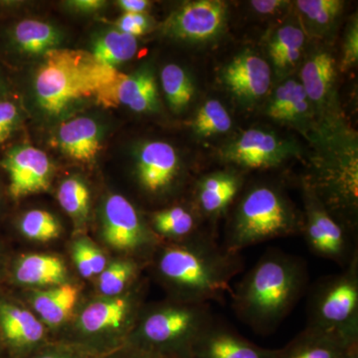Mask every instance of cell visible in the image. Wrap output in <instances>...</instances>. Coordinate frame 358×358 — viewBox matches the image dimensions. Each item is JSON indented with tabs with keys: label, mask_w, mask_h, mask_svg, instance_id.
I'll return each instance as SVG.
<instances>
[{
	"label": "cell",
	"mask_w": 358,
	"mask_h": 358,
	"mask_svg": "<svg viewBox=\"0 0 358 358\" xmlns=\"http://www.w3.org/2000/svg\"><path fill=\"white\" fill-rule=\"evenodd\" d=\"M308 286L306 261L278 249L266 252L231 292L238 319L256 334L275 333Z\"/></svg>",
	"instance_id": "cell-1"
},
{
	"label": "cell",
	"mask_w": 358,
	"mask_h": 358,
	"mask_svg": "<svg viewBox=\"0 0 358 358\" xmlns=\"http://www.w3.org/2000/svg\"><path fill=\"white\" fill-rule=\"evenodd\" d=\"M243 268L241 254L219 244L212 232L164 247L157 261L159 277L178 301L192 303H223Z\"/></svg>",
	"instance_id": "cell-2"
},
{
	"label": "cell",
	"mask_w": 358,
	"mask_h": 358,
	"mask_svg": "<svg viewBox=\"0 0 358 358\" xmlns=\"http://www.w3.org/2000/svg\"><path fill=\"white\" fill-rule=\"evenodd\" d=\"M124 74L99 62L91 52L55 48L46 52L35 74L37 103L59 117L85 99L105 108L117 107V89Z\"/></svg>",
	"instance_id": "cell-3"
},
{
	"label": "cell",
	"mask_w": 358,
	"mask_h": 358,
	"mask_svg": "<svg viewBox=\"0 0 358 358\" xmlns=\"http://www.w3.org/2000/svg\"><path fill=\"white\" fill-rule=\"evenodd\" d=\"M303 219L278 188H251L238 205L222 244L235 253L254 245L301 234Z\"/></svg>",
	"instance_id": "cell-4"
},
{
	"label": "cell",
	"mask_w": 358,
	"mask_h": 358,
	"mask_svg": "<svg viewBox=\"0 0 358 358\" xmlns=\"http://www.w3.org/2000/svg\"><path fill=\"white\" fill-rule=\"evenodd\" d=\"M213 317L210 303L178 301L154 308L143 317L133 346L164 358H188L193 343Z\"/></svg>",
	"instance_id": "cell-5"
},
{
	"label": "cell",
	"mask_w": 358,
	"mask_h": 358,
	"mask_svg": "<svg viewBox=\"0 0 358 358\" xmlns=\"http://www.w3.org/2000/svg\"><path fill=\"white\" fill-rule=\"evenodd\" d=\"M307 327L358 345V255L338 274L327 275L310 289Z\"/></svg>",
	"instance_id": "cell-6"
},
{
	"label": "cell",
	"mask_w": 358,
	"mask_h": 358,
	"mask_svg": "<svg viewBox=\"0 0 358 358\" xmlns=\"http://www.w3.org/2000/svg\"><path fill=\"white\" fill-rule=\"evenodd\" d=\"M306 218L303 233L313 255L327 259L345 268L358 255L348 231L341 225L315 196L310 186L305 185Z\"/></svg>",
	"instance_id": "cell-7"
},
{
	"label": "cell",
	"mask_w": 358,
	"mask_h": 358,
	"mask_svg": "<svg viewBox=\"0 0 358 358\" xmlns=\"http://www.w3.org/2000/svg\"><path fill=\"white\" fill-rule=\"evenodd\" d=\"M227 18V4L219 0L186 2L164 25L166 35L189 42L209 41L219 36Z\"/></svg>",
	"instance_id": "cell-8"
},
{
	"label": "cell",
	"mask_w": 358,
	"mask_h": 358,
	"mask_svg": "<svg viewBox=\"0 0 358 358\" xmlns=\"http://www.w3.org/2000/svg\"><path fill=\"white\" fill-rule=\"evenodd\" d=\"M1 166L8 173L9 192L13 199L44 192L50 185V160L43 150L33 145H15L7 152Z\"/></svg>",
	"instance_id": "cell-9"
},
{
	"label": "cell",
	"mask_w": 358,
	"mask_h": 358,
	"mask_svg": "<svg viewBox=\"0 0 358 358\" xmlns=\"http://www.w3.org/2000/svg\"><path fill=\"white\" fill-rule=\"evenodd\" d=\"M291 143L262 129H248L223 150V159L245 169L279 166L293 154Z\"/></svg>",
	"instance_id": "cell-10"
},
{
	"label": "cell",
	"mask_w": 358,
	"mask_h": 358,
	"mask_svg": "<svg viewBox=\"0 0 358 358\" xmlns=\"http://www.w3.org/2000/svg\"><path fill=\"white\" fill-rule=\"evenodd\" d=\"M279 350L254 345L214 315L199 334L188 358H278Z\"/></svg>",
	"instance_id": "cell-11"
},
{
	"label": "cell",
	"mask_w": 358,
	"mask_h": 358,
	"mask_svg": "<svg viewBox=\"0 0 358 358\" xmlns=\"http://www.w3.org/2000/svg\"><path fill=\"white\" fill-rule=\"evenodd\" d=\"M103 234L110 246L124 251L140 250L150 242L138 211L120 194L110 195L106 201Z\"/></svg>",
	"instance_id": "cell-12"
},
{
	"label": "cell",
	"mask_w": 358,
	"mask_h": 358,
	"mask_svg": "<svg viewBox=\"0 0 358 358\" xmlns=\"http://www.w3.org/2000/svg\"><path fill=\"white\" fill-rule=\"evenodd\" d=\"M136 171L141 187L152 194L166 192L179 173L178 154L164 141H150L141 148Z\"/></svg>",
	"instance_id": "cell-13"
},
{
	"label": "cell",
	"mask_w": 358,
	"mask_h": 358,
	"mask_svg": "<svg viewBox=\"0 0 358 358\" xmlns=\"http://www.w3.org/2000/svg\"><path fill=\"white\" fill-rule=\"evenodd\" d=\"M224 84L244 102H254L266 95L271 85V69L263 58L251 52L236 56L222 73Z\"/></svg>",
	"instance_id": "cell-14"
},
{
	"label": "cell",
	"mask_w": 358,
	"mask_h": 358,
	"mask_svg": "<svg viewBox=\"0 0 358 358\" xmlns=\"http://www.w3.org/2000/svg\"><path fill=\"white\" fill-rule=\"evenodd\" d=\"M44 336V327L33 313L0 301V338L14 358L27 357L42 343Z\"/></svg>",
	"instance_id": "cell-15"
},
{
	"label": "cell",
	"mask_w": 358,
	"mask_h": 358,
	"mask_svg": "<svg viewBox=\"0 0 358 358\" xmlns=\"http://www.w3.org/2000/svg\"><path fill=\"white\" fill-rule=\"evenodd\" d=\"M358 345L338 334L306 327L296 338L279 350L278 358H348Z\"/></svg>",
	"instance_id": "cell-16"
},
{
	"label": "cell",
	"mask_w": 358,
	"mask_h": 358,
	"mask_svg": "<svg viewBox=\"0 0 358 358\" xmlns=\"http://www.w3.org/2000/svg\"><path fill=\"white\" fill-rule=\"evenodd\" d=\"M236 173H215L200 179L196 186V203L202 218L217 219L234 201L242 187Z\"/></svg>",
	"instance_id": "cell-17"
},
{
	"label": "cell",
	"mask_w": 358,
	"mask_h": 358,
	"mask_svg": "<svg viewBox=\"0 0 358 358\" xmlns=\"http://www.w3.org/2000/svg\"><path fill=\"white\" fill-rule=\"evenodd\" d=\"M58 145L66 157L77 162H92L101 150L100 127L91 117L69 120L59 129Z\"/></svg>",
	"instance_id": "cell-18"
},
{
	"label": "cell",
	"mask_w": 358,
	"mask_h": 358,
	"mask_svg": "<svg viewBox=\"0 0 358 358\" xmlns=\"http://www.w3.org/2000/svg\"><path fill=\"white\" fill-rule=\"evenodd\" d=\"M117 105L136 113L152 112L159 107V92L154 74L143 68L122 78L117 89Z\"/></svg>",
	"instance_id": "cell-19"
},
{
	"label": "cell",
	"mask_w": 358,
	"mask_h": 358,
	"mask_svg": "<svg viewBox=\"0 0 358 358\" xmlns=\"http://www.w3.org/2000/svg\"><path fill=\"white\" fill-rule=\"evenodd\" d=\"M14 277L20 284L30 286L64 284L66 268L57 257L27 255L21 258L14 268Z\"/></svg>",
	"instance_id": "cell-20"
},
{
	"label": "cell",
	"mask_w": 358,
	"mask_h": 358,
	"mask_svg": "<svg viewBox=\"0 0 358 358\" xmlns=\"http://www.w3.org/2000/svg\"><path fill=\"white\" fill-rule=\"evenodd\" d=\"M199 214L179 205L162 209L152 215V229L160 237L176 242L185 241L206 232L200 230Z\"/></svg>",
	"instance_id": "cell-21"
},
{
	"label": "cell",
	"mask_w": 358,
	"mask_h": 358,
	"mask_svg": "<svg viewBox=\"0 0 358 358\" xmlns=\"http://www.w3.org/2000/svg\"><path fill=\"white\" fill-rule=\"evenodd\" d=\"M131 310V301L126 298L96 301L85 308L80 317V327L90 334L117 329L126 322Z\"/></svg>",
	"instance_id": "cell-22"
},
{
	"label": "cell",
	"mask_w": 358,
	"mask_h": 358,
	"mask_svg": "<svg viewBox=\"0 0 358 358\" xmlns=\"http://www.w3.org/2000/svg\"><path fill=\"white\" fill-rule=\"evenodd\" d=\"M14 44L20 50L30 55H40L57 48L61 41L60 32L54 26L35 20L17 23L13 32Z\"/></svg>",
	"instance_id": "cell-23"
},
{
	"label": "cell",
	"mask_w": 358,
	"mask_h": 358,
	"mask_svg": "<svg viewBox=\"0 0 358 358\" xmlns=\"http://www.w3.org/2000/svg\"><path fill=\"white\" fill-rule=\"evenodd\" d=\"M336 76L334 58L326 52L313 54L301 68V86L308 100L322 102L331 91Z\"/></svg>",
	"instance_id": "cell-24"
},
{
	"label": "cell",
	"mask_w": 358,
	"mask_h": 358,
	"mask_svg": "<svg viewBox=\"0 0 358 358\" xmlns=\"http://www.w3.org/2000/svg\"><path fill=\"white\" fill-rule=\"evenodd\" d=\"M76 287L62 284L37 294L33 301L35 310L42 320L52 327L62 324L69 317L78 301Z\"/></svg>",
	"instance_id": "cell-25"
},
{
	"label": "cell",
	"mask_w": 358,
	"mask_h": 358,
	"mask_svg": "<svg viewBox=\"0 0 358 358\" xmlns=\"http://www.w3.org/2000/svg\"><path fill=\"white\" fill-rule=\"evenodd\" d=\"M305 44V33L298 26L280 28L268 43V56L280 74L294 69L300 60Z\"/></svg>",
	"instance_id": "cell-26"
},
{
	"label": "cell",
	"mask_w": 358,
	"mask_h": 358,
	"mask_svg": "<svg viewBox=\"0 0 358 358\" xmlns=\"http://www.w3.org/2000/svg\"><path fill=\"white\" fill-rule=\"evenodd\" d=\"M308 110V98L299 82L289 80L275 91L268 115L279 121H299Z\"/></svg>",
	"instance_id": "cell-27"
},
{
	"label": "cell",
	"mask_w": 358,
	"mask_h": 358,
	"mask_svg": "<svg viewBox=\"0 0 358 358\" xmlns=\"http://www.w3.org/2000/svg\"><path fill=\"white\" fill-rule=\"evenodd\" d=\"M136 51L138 41L136 37L119 30H110L96 39L91 53L99 62L115 68L133 59Z\"/></svg>",
	"instance_id": "cell-28"
},
{
	"label": "cell",
	"mask_w": 358,
	"mask_h": 358,
	"mask_svg": "<svg viewBox=\"0 0 358 358\" xmlns=\"http://www.w3.org/2000/svg\"><path fill=\"white\" fill-rule=\"evenodd\" d=\"M160 78L164 95L171 109L176 112L185 110L194 95V87L185 71L180 66L169 64L164 66Z\"/></svg>",
	"instance_id": "cell-29"
},
{
	"label": "cell",
	"mask_w": 358,
	"mask_h": 358,
	"mask_svg": "<svg viewBox=\"0 0 358 358\" xmlns=\"http://www.w3.org/2000/svg\"><path fill=\"white\" fill-rule=\"evenodd\" d=\"M232 127V121L227 110L220 102L210 100L204 103L197 112L193 122V128L201 136L225 134Z\"/></svg>",
	"instance_id": "cell-30"
},
{
	"label": "cell",
	"mask_w": 358,
	"mask_h": 358,
	"mask_svg": "<svg viewBox=\"0 0 358 358\" xmlns=\"http://www.w3.org/2000/svg\"><path fill=\"white\" fill-rule=\"evenodd\" d=\"M20 230L25 237L36 241H50L60 235V224L51 213L45 210H31L20 221Z\"/></svg>",
	"instance_id": "cell-31"
},
{
	"label": "cell",
	"mask_w": 358,
	"mask_h": 358,
	"mask_svg": "<svg viewBox=\"0 0 358 358\" xmlns=\"http://www.w3.org/2000/svg\"><path fill=\"white\" fill-rule=\"evenodd\" d=\"M58 200L62 208L73 217L83 218L88 214L90 192L83 181L72 178L60 185Z\"/></svg>",
	"instance_id": "cell-32"
},
{
	"label": "cell",
	"mask_w": 358,
	"mask_h": 358,
	"mask_svg": "<svg viewBox=\"0 0 358 358\" xmlns=\"http://www.w3.org/2000/svg\"><path fill=\"white\" fill-rule=\"evenodd\" d=\"M136 268L138 266L131 261H119L106 268L101 273L99 282L102 294L108 296L121 294L136 275Z\"/></svg>",
	"instance_id": "cell-33"
},
{
	"label": "cell",
	"mask_w": 358,
	"mask_h": 358,
	"mask_svg": "<svg viewBox=\"0 0 358 358\" xmlns=\"http://www.w3.org/2000/svg\"><path fill=\"white\" fill-rule=\"evenodd\" d=\"M343 2L339 0H300L296 6L306 20L315 27H327L341 13Z\"/></svg>",
	"instance_id": "cell-34"
},
{
	"label": "cell",
	"mask_w": 358,
	"mask_h": 358,
	"mask_svg": "<svg viewBox=\"0 0 358 358\" xmlns=\"http://www.w3.org/2000/svg\"><path fill=\"white\" fill-rule=\"evenodd\" d=\"M20 122L17 106L10 101H0V145L13 136Z\"/></svg>",
	"instance_id": "cell-35"
},
{
	"label": "cell",
	"mask_w": 358,
	"mask_h": 358,
	"mask_svg": "<svg viewBox=\"0 0 358 358\" xmlns=\"http://www.w3.org/2000/svg\"><path fill=\"white\" fill-rule=\"evenodd\" d=\"M117 30L131 36L145 34L150 28V20L145 14L124 13L117 21Z\"/></svg>",
	"instance_id": "cell-36"
},
{
	"label": "cell",
	"mask_w": 358,
	"mask_h": 358,
	"mask_svg": "<svg viewBox=\"0 0 358 358\" xmlns=\"http://www.w3.org/2000/svg\"><path fill=\"white\" fill-rule=\"evenodd\" d=\"M358 59V29L355 21L346 35L343 57L341 61V69L348 70L357 62Z\"/></svg>",
	"instance_id": "cell-37"
},
{
	"label": "cell",
	"mask_w": 358,
	"mask_h": 358,
	"mask_svg": "<svg viewBox=\"0 0 358 358\" xmlns=\"http://www.w3.org/2000/svg\"><path fill=\"white\" fill-rule=\"evenodd\" d=\"M86 240H79L73 247V257H74L75 263H76L78 271L82 277L92 278L94 275L93 268L90 263L88 253L86 249Z\"/></svg>",
	"instance_id": "cell-38"
},
{
	"label": "cell",
	"mask_w": 358,
	"mask_h": 358,
	"mask_svg": "<svg viewBox=\"0 0 358 358\" xmlns=\"http://www.w3.org/2000/svg\"><path fill=\"white\" fill-rule=\"evenodd\" d=\"M288 1L282 0H254L251 1V6L258 13L271 14L280 10L282 7L286 6Z\"/></svg>",
	"instance_id": "cell-39"
},
{
	"label": "cell",
	"mask_w": 358,
	"mask_h": 358,
	"mask_svg": "<svg viewBox=\"0 0 358 358\" xmlns=\"http://www.w3.org/2000/svg\"><path fill=\"white\" fill-rule=\"evenodd\" d=\"M86 249L94 275L101 274L106 268V258L102 252L94 247L93 245L90 244L88 241H87Z\"/></svg>",
	"instance_id": "cell-40"
},
{
	"label": "cell",
	"mask_w": 358,
	"mask_h": 358,
	"mask_svg": "<svg viewBox=\"0 0 358 358\" xmlns=\"http://www.w3.org/2000/svg\"><path fill=\"white\" fill-rule=\"evenodd\" d=\"M117 3L124 13L145 14L150 7L147 0H120Z\"/></svg>",
	"instance_id": "cell-41"
},
{
	"label": "cell",
	"mask_w": 358,
	"mask_h": 358,
	"mask_svg": "<svg viewBox=\"0 0 358 358\" xmlns=\"http://www.w3.org/2000/svg\"><path fill=\"white\" fill-rule=\"evenodd\" d=\"M23 358H86V357L78 355L76 352H64V350H48V352H40L38 355Z\"/></svg>",
	"instance_id": "cell-42"
},
{
	"label": "cell",
	"mask_w": 358,
	"mask_h": 358,
	"mask_svg": "<svg viewBox=\"0 0 358 358\" xmlns=\"http://www.w3.org/2000/svg\"><path fill=\"white\" fill-rule=\"evenodd\" d=\"M117 358H164L157 353L148 352V350H141L136 346H129V350L122 355H117Z\"/></svg>",
	"instance_id": "cell-43"
},
{
	"label": "cell",
	"mask_w": 358,
	"mask_h": 358,
	"mask_svg": "<svg viewBox=\"0 0 358 358\" xmlns=\"http://www.w3.org/2000/svg\"><path fill=\"white\" fill-rule=\"evenodd\" d=\"M69 3L80 11H95L96 9L101 8L105 2L101 1V0H76V1L69 2Z\"/></svg>",
	"instance_id": "cell-44"
},
{
	"label": "cell",
	"mask_w": 358,
	"mask_h": 358,
	"mask_svg": "<svg viewBox=\"0 0 358 358\" xmlns=\"http://www.w3.org/2000/svg\"><path fill=\"white\" fill-rule=\"evenodd\" d=\"M2 91H3V82H2L1 77H0V96H1Z\"/></svg>",
	"instance_id": "cell-45"
}]
</instances>
